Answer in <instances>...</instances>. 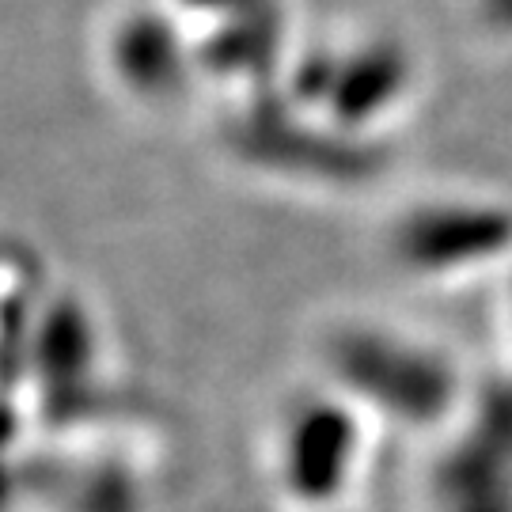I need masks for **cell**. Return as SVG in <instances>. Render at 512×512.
<instances>
[{"mask_svg":"<svg viewBox=\"0 0 512 512\" xmlns=\"http://www.w3.org/2000/svg\"><path fill=\"white\" fill-rule=\"evenodd\" d=\"M357 452V429L346 410L338 406H311L293 421L289 433V482L296 494L308 501H323L342 482L353 467Z\"/></svg>","mask_w":512,"mask_h":512,"instance_id":"cell-3","label":"cell"},{"mask_svg":"<svg viewBox=\"0 0 512 512\" xmlns=\"http://www.w3.org/2000/svg\"><path fill=\"white\" fill-rule=\"evenodd\" d=\"M334 368L357 395L403 421H437L459 395L456 368L437 349L391 330H342Z\"/></svg>","mask_w":512,"mask_h":512,"instance_id":"cell-1","label":"cell"},{"mask_svg":"<svg viewBox=\"0 0 512 512\" xmlns=\"http://www.w3.org/2000/svg\"><path fill=\"white\" fill-rule=\"evenodd\" d=\"M471 19L486 38L512 42V0H471Z\"/></svg>","mask_w":512,"mask_h":512,"instance_id":"cell-4","label":"cell"},{"mask_svg":"<svg viewBox=\"0 0 512 512\" xmlns=\"http://www.w3.org/2000/svg\"><path fill=\"white\" fill-rule=\"evenodd\" d=\"M512 247V217L497 205L440 202L421 205L399 224L395 251L421 274H448Z\"/></svg>","mask_w":512,"mask_h":512,"instance_id":"cell-2","label":"cell"}]
</instances>
